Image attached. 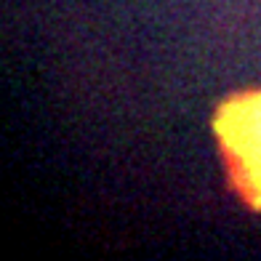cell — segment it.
Here are the masks:
<instances>
[{
  "label": "cell",
  "instance_id": "1",
  "mask_svg": "<svg viewBox=\"0 0 261 261\" xmlns=\"http://www.w3.org/2000/svg\"><path fill=\"white\" fill-rule=\"evenodd\" d=\"M211 128L229 187L248 208L261 213V88L237 91L219 101Z\"/></svg>",
  "mask_w": 261,
  "mask_h": 261
}]
</instances>
